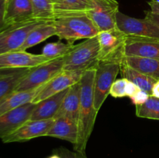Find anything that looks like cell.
<instances>
[{"mask_svg":"<svg viewBox=\"0 0 159 158\" xmlns=\"http://www.w3.org/2000/svg\"><path fill=\"white\" fill-rule=\"evenodd\" d=\"M151 94H148L146 91H143V90H140L138 91L136 94L134 96H132L131 98H130V100H131L132 103L135 105V106H138V105H141L145 103L148 101V99H149Z\"/></svg>","mask_w":159,"mask_h":158,"instance_id":"f546056e","label":"cell"},{"mask_svg":"<svg viewBox=\"0 0 159 158\" xmlns=\"http://www.w3.org/2000/svg\"><path fill=\"white\" fill-rule=\"evenodd\" d=\"M46 136L68 141L74 147L77 143L79 136L78 123L69 118L60 117L54 119V123L47 133Z\"/></svg>","mask_w":159,"mask_h":158,"instance_id":"2e32d148","label":"cell"},{"mask_svg":"<svg viewBox=\"0 0 159 158\" xmlns=\"http://www.w3.org/2000/svg\"><path fill=\"white\" fill-rule=\"evenodd\" d=\"M94 4L95 0H57L54 3V19L86 14Z\"/></svg>","mask_w":159,"mask_h":158,"instance_id":"d6986e66","label":"cell"},{"mask_svg":"<svg viewBox=\"0 0 159 158\" xmlns=\"http://www.w3.org/2000/svg\"><path fill=\"white\" fill-rule=\"evenodd\" d=\"M48 158H61V156H59V155L57 154V153H54L52 155H51V156H48Z\"/></svg>","mask_w":159,"mask_h":158,"instance_id":"d590c367","label":"cell"},{"mask_svg":"<svg viewBox=\"0 0 159 158\" xmlns=\"http://www.w3.org/2000/svg\"><path fill=\"white\" fill-rule=\"evenodd\" d=\"M99 44L98 60L118 61L120 63L124 57V47L127 36L118 28L101 31L97 35Z\"/></svg>","mask_w":159,"mask_h":158,"instance_id":"52a82bcc","label":"cell"},{"mask_svg":"<svg viewBox=\"0 0 159 158\" xmlns=\"http://www.w3.org/2000/svg\"><path fill=\"white\" fill-rule=\"evenodd\" d=\"M6 0H0V32L7 27L5 22V12H6Z\"/></svg>","mask_w":159,"mask_h":158,"instance_id":"4dcf8cb0","label":"cell"},{"mask_svg":"<svg viewBox=\"0 0 159 158\" xmlns=\"http://www.w3.org/2000/svg\"><path fill=\"white\" fill-rule=\"evenodd\" d=\"M151 95L154 96V97L157 98V99H159V79H158L155 81V83L154 84L153 87H152Z\"/></svg>","mask_w":159,"mask_h":158,"instance_id":"e575fe53","label":"cell"},{"mask_svg":"<svg viewBox=\"0 0 159 158\" xmlns=\"http://www.w3.org/2000/svg\"><path fill=\"white\" fill-rule=\"evenodd\" d=\"M69 88L37 103L30 120L54 119Z\"/></svg>","mask_w":159,"mask_h":158,"instance_id":"e0dca14e","label":"cell"},{"mask_svg":"<svg viewBox=\"0 0 159 158\" xmlns=\"http://www.w3.org/2000/svg\"><path fill=\"white\" fill-rule=\"evenodd\" d=\"M56 35L57 32L53 21L43 22L30 33L24 43L22 45L19 50L26 51L28 48L39 44L47 39Z\"/></svg>","mask_w":159,"mask_h":158,"instance_id":"603a6c76","label":"cell"},{"mask_svg":"<svg viewBox=\"0 0 159 158\" xmlns=\"http://www.w3.org/2000/svg\"><path fill=\"white\" fill-rule=\"evenodd\" d=\"M116 26L127 37L159 40V27L148 19H137L119 11L116 15Z\"/></svg>","mask_w":159,"mask_h":158,"instance_id":"ba28073f","label":"cell"},{"mask_svg":"<svg viewBox=\"0 0 159 158\" xmlns=\"http://www.w3.org/2000/svg\"><path fill=\"white\" fill-rule=\"evenodd\" d=\"M34 19L30 0H6L5 12L6 26Z\"/></svg>","mask_w":159,"mask_h":158,"instance_id":"9a60e30c","label":"cell"},{"mask_svg":"<svg viewBox=\"0 0 159 158\" xmlns=\"http://www.w3.org/2000/svg\"><path fill=\"white\" fill-rule=\"evenodd\" d=\"M54 119L29 120L12 134L2 139V141L4 143L26 142L34 138L46 136L47 133L54 123Z\"/></svg>","mask_w":159,"mask_h":158,"instance_id":"7c38bea8","label":"cell"},{"mask_svg":"<svg viewBox=\"0 0 159 158\" xmlns=\"http://www.w3.org/2000/svg\"><path fill=\"white\" fill-rule=\"evenodd\" d=\"M30 2L36 20L40 21L54 20V3L51 0H30Z\"/></svg>","mask_w":159,"mask_h":158,"instance_id":"d4e9b609","label":"cell"},{"mask_svg":"<svg viewBox=\"0 0 159 158\" xmlns=\"http://www.w3.org/2000/svg\"><path fill=\"white\" fill-rule=\"evenodd\" d=\"M118 12L119 4L116 0H95L94 6L86 14L99 32H101L117 28L116 15Z\"/></svg>","mask_w":159,"mask_h":158,"instance_id":"9c48e42d","label":"cell"},{"mask_svg":"<svg viewBox=\"0 0 159 158\" xmlns=\"http://www.w3.org/2000/svg\"><path fill=\"white\" fill-rule=\"evenodd\" d=\"M96 67L87 69L80 80V107H79L78 129L79 136L74 150L86 154V146L94 128L98 111L94 103V79Z\"/></svg>","mask_w":159,"mask_h":158,"instance_id":"6da1fadb","label":"cell"},{"mask_svg":"<svg viewBox=\"0 0 159 158\" xmlns=\"http://www.w3.org/2000/svg\"><path fill=\"white\" fill-rule=\"evenodd\" d=\"M140 90H141V88L138 85H136L133 82L129 81H128V82L127 84V86H126V95H127V97L131 98L132 96L134 95Z\"/></svg>","mask_w":159,"mask_h":158,"instance_id":"1f68e13d","label":"cell"},{"mask_svg":"<svg viewBox=\"0 0 159 158\" xmlns=\"http://www.w3.org/2000/svg\"><path fill=\"white\" fill-rule=\"evenodd\" d=\"M118 61H99L96 66L94 79V103L98 112L110 94L112 85L120 73Z\"/></svg>","mask_w":159,"mask_h":158,"instance_id":"277c9868","label":"cell"},{"mask_svg":"<svg viewBox=\"0 0 159 158\" xmlns=\"http://www.w3.org/2000/svg\"><path fill=\"white\" fill-rule=\"evenodd\" d=\"M148 4L150 6L151 11L152 12L159 15V2H158L156 0H150L149 2H148Z\"/></svg>","mask_w":159,"mask_h":158,"instance_id":"836d02e7","label":"cell"},{"mask_svg":"<svg viewBox=\"0 0 159 158\" xmlns=\"http://www.w3.org/2000/svg\"><path fill=\"white\" fill-rule=\"evenodd\" d=\"M31 68H2L0 69V99L15 91Z\"/></svg>","mask_w":159,"mask_h":158,"instance_id":"44dd1931","label":"cell"},{"mask_svg":"<svg viewBox=\"0 0 159 158\" xmlns=\"http://www.w3.org/2000/svg\"><path fill=\"white\" fill-rule=\"evenodd\" d=\"M54 153H57L61 158H87L86 154H82L77 151H71L65 147H59L54 150Z\"/></svg>","mask_w":159,"mask_h":158,"instance_id":"f1b7e54d","label":"cell"},{"mask_svg":"<svg viewBox=\"0 0 159 158\" xmlns=\"http://www.w3.org/2000/svg\"><path fill=\"white\" fill-rule=\"evenodd\" d=\"M127 82H128V80L124 78V77L116 79V81L112 85L111 89L110 91V95L115 99L127 97V95H126V86H127Z\"/></svg>","mask_w":159,"mask_h":158,"instance_id":"83f0119b","label":"cell"},{"mask_svg":"<svg viewBox=\"0 0 159 158\" xmlns=\"http://www.w3.org/2000/svg\"><path fill=\"white\" fill-rule=\"evenodd\" d=\"M144 18L151 20L152 23H155V25L159 27V15L158 14L154 13L152 11H145V17Z\"/></svg>","mask_w":159,"mask_h":158,"instance_id":"d6a6232c","label":"cell"},{"mask_svg":"<svg viewBox=\"0 0 159 158\" xmlns=\"http://www.w3.org/2000/svg\"><path fill=\"white\" fill-rule=\"evenodd\" d=\"M156 1H157V2H159V0H156Z\"/></svg>","mask_w":159,"mask_h":158,"instance_id":"74e56055","label":"cell"},{"mask_svg":"<svg viewBox=\"0 0 159 158\" xmlns=\"http://www.w3.org/2000/svg\"><path fill=\"white\" fill-rule=\"evenodd\" d=\"M120 73L122 77L127 79L129 81L133 82L134 84L138 85L141 90L146 91L150 94L152 93V89L154 84L158 80V79L142 74V73L130 68L127 65L121 63Z\"/></svg>","mask_w":159,"mask_h":158,"instance_id":"cb8c5ba5","label":"cell"},{"mask_svg":"<svg viewBox=\"0 0 159 158\" xmlns=\"http://www.w3.org/2000/svg\"><path fill=\"white\" fill-rule=\"evenodd\" d=\"M46 21L31 20L8 26L0 32V54L20 50L30 33Z\"/></svg>","mask_w":159,"mask_h":158,"instance_id":"8992f818","label":"cell"},{"mask_svg":"<svg viewBox=\"0 0 159 158\" xmlns=\"http://www.w3.org/2000/svg\"><path fill=\"white\" fill-rule=\"evenodd\" d=\"M51 1H52V2H53V3H54V2H56V1H57V0H51Z\"/></svg>","mask_w":159,"mask_h":158,"instance_id":"8d00e7d4","label":"cell"},{"mask_svg":"<svg viewBox=\"0 0 159 158\" xmlns=\"http://www.w3.org/2000/svg\"><path fill=\"white\" fill-rule=\"evenodd\" d=\"M135 114L139 118L159 120V99L150 95L145 103L136 106Z\"/></svg>","mask_w":159,"mask_h":158,"instance_id":"484cf974","label":"cell"},{"mask_svg":"<svg viewBox=\"0 0 159 158\" xmlns=\"http://www.w3.org/2000/svg\"><path fill=\"white\" fill-rule=\"evenodd\" d=\"M124 56L159 60V40L127 37L124 47Z\"/></svg>","mask_w":159,"mask_h":158,"instance_id":"5bb4252c","label":"cell"},{"mask_svg":"<svg viewBox=\"0 0 159 158\" xmlns=\"http://www.w3.org/2000/svg\"><path fill=\"white\" fill-rule=\"evenodd\" d=\"M51 60L42 54H34L26 51H12L0 54L2 68H32Z\"/></svg>","mask_w":159,"mask_h":158,"instance_id":"4fadbf2b","label":"cell"},{"mask_svg":"<svg viewBox=\"0 0 159 158\" xmlns=\"http://www.w3.org/2000/svg\"><path fill=\"white\" fill-rule=\"evenodd\" d=\"M64 71L63 57L53 59L31 68L27 75L21 81L15 91H23L35 89L52 80Z\"/></svg>","mask_w":159,"mask_h":158,"instance_id":"5b68a950","label":"cell"},{"mask_svg":"<svg viewBox=\"0 0 159 158\" xmlns=\"http://www.w3.org/2000/svg\"><path fill=\"white\" fill-rule=\"evenodd\" d=\"M46 85H42L35 89L29 90V91H14L0 99V116L9 111H12L21 105L29 103V102H32L34 98L44 88Z\"/></svg>","mask_w":159,"mask_h":158,"instance_id":"ffe728a7","label":"cell"},{"mask_svg":"<svg viewBox=\"0 0 159 158\" xmlns=\"http://www.w3.org/2000/svg\"><path fill=\"white\" fill-rule=\"evenodd\" d=\"M86 71V70H85ZM85 71H63L50 81L44 88L37 94L32 101L33 103H38L40 101L46 99L54 94L66 90L80 81Z\"/></svg>","mask_w":159,"mask_h":158,"instance_id":"30bf717a","label":"cell"},{"mask_svg":"<svg viewBox=\"0 0 159 158\" xmlns=\"http://www.w3.org/2000/svg\"><path fill=\"white\" fill-rule=\"evenodd\" d=\"M99 44L97 36L73 45L64 56V71H85L99 63Z\"/></svg>","mask_w":159,"mask_h":158,"instance_id":"3957f363","label":"cell"},{"mask_svg":"<svg viewBox=\"0 0 159 158\" xmlns=\"http://www.w3.org/2000/svg\"><path fill=\"white\" fill-rule=\"evenodd\" d=\"M73 45L74 44H70L68 43H65L62 42L49 43L43 46L41 54L51 60L60 58L66 55Z\"/></svg>","mask_w":159,"mask_h":158,"instance_id":"4316f807","label":"cell"},{"mask_svg":"<svg viewBox=\"0 0 159 158\" xmlns=\"http://www.w3.org/2000/svg\"><path fill=\"white\" fill-rule=\"evenodd\" d=\"M80 81L70 87L54 119L66 117L75 121L78 123L80 107Z\"/></svg>","mask_w":159,"mask_h":158,"instance_id":"ac0fdd59","label":"cell"},{"mask_svg":"<svg viewBox=\"0 0 159 158\" xmlns=\"http://www.w3.org/2000/svg\"><path fill=\"white\" fill-rule=\"evenodd\" d=\"M120 63L127 65L142 74L159 79V60L157 59L124 56Z\"/></svg>","mask_w":159,"mask_h":158,"instance_id":"7402d4cb","label":"cell"},{"mask_svg":"<svg viewBox=\"0 0 159 158\" xmlns=\"http://www.w3.org/2000/svg\"><path fill=\"white\" fill-rule=\"evenodd\" d=\"M57 35L60 40H65L70 44L82 39L93 38L99 30L87 14L55 18L53 20Z\"/></svg>","mask_w":159,"mask_h":158,"instance_id":"7a4b0ae2","label":"cell"},{"mask_svg":"<svg viewBox=\"0 0 159 158\" xmlns=\"http://www.w3.org/2000/svg\"><path fill=\"white\" fill-rule=\"evenodd\" d=\"M37 104L29 102L0 116V139L12 134L30 119Z\"/></svg>","mask_w":159,"mask_h":158,"instance_id":"8fae6325","label":"cell"}]
</instances>
